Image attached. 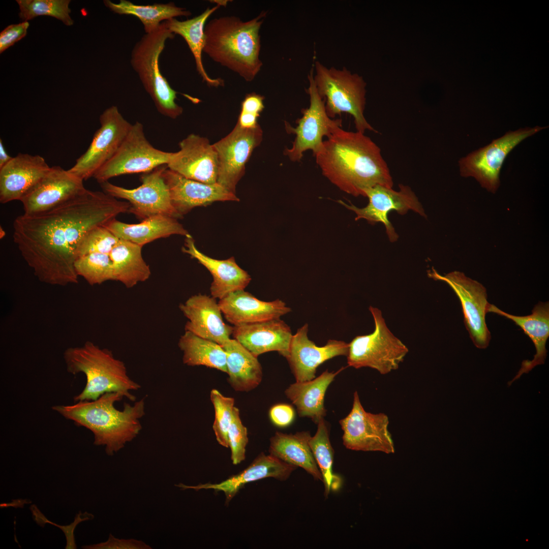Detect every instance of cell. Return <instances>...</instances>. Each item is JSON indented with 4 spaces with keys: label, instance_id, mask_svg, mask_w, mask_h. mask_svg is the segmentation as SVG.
<instances>
[{
    "label": "cell",
    "instance_id": "41",
    "mask_svg": "<svg viewBox=\"0 0 549 549\" xmlns=\"http://www.w3.org/2000/svg\"><path fill=\"white\" fill-rule=\"evenodd\" d=\"M119 240L104 225L97 226L82 239L77 250V258L93 253L109 254Z\"/></svg>",
    "mask_w": 549,
    "mask_h": 549
},
{
    "label": "cell",
    "instance_id": "42",
    "mask_svg": "<svg viewBox=\"0 0 549 549\" xmlns=\"http://www.w3.org/2000/svg\"><path fill=\"white\" fill-rule=\"evenodd\" d=\"M231 459L234 465L240 464L246 458V447L248 443L247 428L241 420L239 409L234 407L231 424L228 431Z\"/></svg>",
    "mask_w": 549,
    "mask_h": 549
},
{
    "label": "cell",
    "instance_id": "43",
    "mask_svg": "<svg viewBox=\"0 0 549 549\" xmlns=\"http://www.w3.org/2000/svg\"><path fill=\"white\" fill-rule=\"evenodd\" d=\"M263 96L252 93L248 94L241 103L237 124L243 128H253L258 125L257 119L264 108Z\"/></svg>",
    "mask_w": 549,
    "mask_h": 549
},
{
    "label": "cell",
    "instance_id": "10",
    "mask_svg": "<svg viewBox=\"0 0 549 549\" xmlns=\"http://www.w3.org/2000/svg\"><path fill=\"white\" fill-rule=\"evenodd\" d=\"M314 69L308 75L309 86L307 92L310 97L309 107L301 110L302 116L296 120L297 126L292 127L286 122L288 133L295 135L292 147L284 149V154L292 162H300L303 154L311 150L315 156L321 150L324 136H329L333 130L342 127L341 119H333L327 115L325 101L318 94L313 79Z\"/></svg>",
    "mask_w": 549,
    "mask_h": 549
},
{
    "label": "cell",
    "instance_id": "27",
    "mask_svg": "<svg viewBox=\"0 0 549 549\" xmlns=\"http://www.w3.org/2000/svg\"><path fill=\"white\" fill-rule=\"evenodd\" d=\"M487 312H492L512 320L532 341L536 353L532 360H524L513 379L508 382L510 386L524 373H528L534 367L544 363L547 356L546 343L549 337V303L539 301L527 316H516L506 313L496 306L489 303Z\"/></svg>",
    "mask_w": 549,
    "mask_h": 549
},
{
    "label": "cell",
    "instance_id": "12",
    "mask_svg": "<svg viewBox=\"0 0 549 549\" xmlns=\"http://www.w3.org/2000/svg\"><path fill=\"white\" fill-rule=\"evenodd\" d=\"M166 165L143 173L140 177L141 185L129 189L113 185L108 181L100 183L103 192L115 198L126 200L130 204L129 212L144 220L162 215L180 218L172 205L168 188L163 177Z\"/></svg>",
    "mask_w": 549,
    "mask_h": 549
},
{
    "label": "cell",
    "instance_id": "47",
    "mask_svg": "<svg viewBox=\"0 0 549 549\" xmlns=\"http://www.w3.org/2000/svg\"><path fill=\"white\" fill-rule=\"evenodd\" d=\"M84 548H129L148 549L151 547L140 540L136 539H124L115 538L110 534L108 540L100 543L83 546Z\"/></svg>",
    "mask_w": 549,
    "mask_h": 549
},
{
    "label": "cell",
    "instance_id": "8",
    "mask_svg": "<svg viewBox=\"0 0 549 549\" xmlns=\"http://www.w3.org/2000/svg\"><path fill=\"white\" fill-rule=\"evenodd\" d=\"M369 310L375 329L370 334L355 337L349 343L347 363L355 369L368 367L387 374L399 368L409 349L390 331L379 309L370 306Z\"/></svg>",
    "mask_w": 549,
    "mask_h": 549
},
{
    "label": "cell",
    "instance_id": "44",
    "mask_svg": "<svg viewBox=\"0 0 549 549\" xmlns=\"http://www.w3.org/2000/svg\"><path fill=\"white\" fill-rule=\"evenodd\" d=\"M34 520L37 524L43 526V524L50 523L56 525L61 528L64 532L67 538V545L66 548H76V545L75 543L73 531L76 526L80 522L87 520L93 519L94 516L86 512L82 513L80 511L76 515L75 521L71 525L67 526H61L57 525L48 520L43 514L40 511L36 505H33L30 507Z\"/></svg>",
    "mask_w": 549,
    "mask_h": 549
},
{
    "label": "cell",
    "instance_id": "30",
    "mask_svg": "<svg viewBox=\"0 0 549 549\" xmlns=\"http://www.w3.org/2000/svg\"><path fill=\"white\" fill-rule=\"evenodd\" d=\"M344 369L331 372L327 370L314 379L296 382L288 387L285 394L296 407L299 416L310 418L317 424L324 418L326 414L324 401L327 389Z\"/></svg>",
    "mask_w": 549,
    "mask_h": 549
},
{
    "label": "cell",
    "instance_id": "11",
    "mask_svg": "<svg viewBox=\"0 0 549 549\" xmlns=\"http://www.w3.org/2000/svg\"><path fill=\"white\" fill-rule=\"evenodd\" d=\"M339 423L343 431V444L347 448L387 454L394 452V443L388 430V416L384 413L366 411L357 391L353 394L350 412Z\"/></svg>",
    "mask_w": 549,
    "mask_h": 549
},
{
    "label": "cell",
    "instance_id": "22",
    "mask_svg": "<svg viewBox=\"0 0 549 549\" xmlns=\"http://www.w3.org/2000/svg\"><path fill=\"white\" fill-rule=\"evenodd\" d=\"M163 175L172 205L181 217L194 207L206 206L215 201H239L236 194L217 182L207 184L190 179L167 167Z\"/></svg>",
    "mask_w": 549,
    "mask_h": 549
},
{
    "label": "cell",
    "instance_id": "15",
    "mask_svg": "<svg viewBox=\"0 0 549 549\" xmlns=\"http://www.w3.org/2000/svg\"><path fill=\"white\" fill-rule=\"evenodd\" d=\"M428 276L445 282L452 288L460 300L465 327L474 345L479 349L486 348L491 336L485 321L490 303L486 288L458 271L442 276L433 268L428 271Z\"/></svg>",
    "mask_w": 549,
    "mask_h": 549
},
{
    "label": "cell",
    "instance_id": "21",
    "mask_svg": "<svg viewBox=\"0 0 549 549\" xmlns=\"http://www.w3.org/2000/svg\"><path fill=\"white\" fill-rule=\"evenodd\" d=\"M180 310L188 319L185 331L214 342L221 346L230 338L233 326L225 323L216 298L198 294L180 304Z\"/></svg>",
    "mask_w": 549,
    "mask_h": 549
},
{
    "label": "cell",
    "instance_id": "38",
    "mask_svg": "<svg viewBox=\"0 0 549 549\" xmlns=\"http://www.w3.org/2000/svg\"><path fill=\"white\" fill-rule=\"evenodd\" d=\"M70 0H17L19 8V17L27 21L39 16H49L71 26L74 21L70 16Z\"/></svg>",
    "mask_w": 549,
    "mask_h": 549
},
{
    "label": "cell",
    "instance_id": "9",
    "mask_svg": "<svg viewBox=\"0 0 549 549\" xmlns=\"http://www.w3.org/2000/svg\"><path fill=\"white\" fill-rule=\"evenodd\" d=\"M171 153L154 147L146 139L142 124L136 121L115 154L93 177L100 184L123 174L149 172L167 165Z\"/></svg>",
    "mask_w": 549,
    "mask_h": 549
},
{
    "label": "cell",
    "instance_id": "45",
    "mask_svg": "<svg viewBox=\"0 0 549 549\" xmlns=\"http://www.w3.org/2000/svg\"><path fill=\"white\" fill-rule=\"evenodd\" d=\"M29 26L27 21L8 25L0 33V53L23 38Z\"/></svg>",
    "mask_w": 549,
    "mask_h": 549
},
{
    "label": "cell",
    "instance_id": "25",
    "mask_svg": "<svg viewBox=\"0 0 549 549\" xmlns=\"http://www.w3.org/2000/svg\"><path fill=\"white\" fill-rule=\"evenodd\" d=\"M218 303L224 317L233 326L279 319L291 311L282 300H261L244 290L228 294Z\"/></svg>",
    "mask_w": 549,
    "mask_h": 549
},
{
    "label": "cell",
    "instance_id": "31",
    "mask_svg": "<svg viewBox=\"0 0 549 549\" xmlns=\"http://www.w3.org/2000/svg\"><path fill=\"white\" fill-rule=\"evenodd\" d=\"M222 347L226 354L228 381L236 391H249L257 387L262 379V370L257 357L234 339Z\"/></svg>",
    "mask_w": 549,
    "mask_h": 549
},
{
    "label": "cell",
    "instance_id": "46",
    "mask_svg": "<svg viewBox=\"0 0 549 549\" xmlns=\"http://www.w3.org/2000/svg\"><path fill=\"white\" fill-rule=\"evenodd\" d=\"M295 413L290 405L280 403L272 406L269 411V417L271 422L280 428L289 426L294 420Z\"/></svg>",
    "mask_w": 549,
    "mask_h": 549
},
{
    "label": "cell",
    "instance_id": "39",
    "mask_svg": "<svg viewBox=\"0 0 549 549\" xmlns=\"http://www.w3.org/2000/svg\"><path fill=\"white\" fill-rule=\"evenodd\" d=\"M74 268L78 276L83 278L90 285L114 281L109 254L93 253L79 257L75 262Z\"/></svg>",
    "mask_w": 549,
    "mask_h": 549
},
{
    "label": "cell",
    "instance_id": "33",
    "mask_svg": "<svg viewBox=\"0 0 549 549\" xmlns=\"http://www.w3.org/2000/svg\"><path fill=\"white\" fill-rule=\"evenodd\" d=\"M220 6L217 5L211 8H208L199 15L185 21H179L175 18L164 22L171 32L181 36L185 39L193 54L197 71L203 81L214 87L223 86L224 80L221 78L212 79L208 75L203 65L202 53L205 42V22Z\"/></svg>",
    "mask_w": 549,
    "mask_h": 549
},
{
    "label": "cell",
    "instance_id": "7",
    "mask_svg": "<svg viewBox=\"0 0 549 549\" xmlns=\"http://www.w3.org/2000/svg\"><path fill=\"white\" fill-rule=\"evenodd\" d=\"M174 36L162 22L155 31L145 34L136 43L130 60L133 69L158 112L172 119L180 116L183 109L175 102L177 92L160 72L159 57L166 41L173 39Z\"/></svg>",
    "mask_w": 549,
    "mask_h": 549
},
{
    "label": "cell",
    "instance_id": "20",
    "mask_svg": "<svg viewBox=\"0 0 549 549\" xmlns=\"http://www.w3.org/2000/svg\"><path fill=\"white\" fill-rule=\"evenodd\" d=\"M308 325L305 324L292 336L288 356L286 358L296 382L316 378L318 367L338 356L348 354L349 343L329 340L323 346H318L308 337Z\"/></svg>",
    "mask_w": 549,
    "mask_h": 549
},
{
    "label": "cell",
    "instance_id": "18",
    "mask_svg": "<svg viewBox=\"0 0 549 549\" xmlns=\"http://www.w3.org/2000/svg\"><path fill=\"white\" fill-rule=\"evenodd\" d=\"M83 180L60 166L48 173L21 200L24 214L31 215L51 209L84 192Z\"/></svg>",
    "mask_w": 549,
    "mask_h": 549
},
{
    "label": "cell",
    "instance_id": "28",
    "mask_svg": "<svg viewBox=\"0 0 549 549\" xmlns=\"http://www.w3.org/2000/svg\"><path fill=\"white\" fill-rule=\"evenodd\" d=\"M182 251L196 259L211 273L213 278L210 287L211 296L221 299L228 294L244 289L251 280L249 273L239 267L233 257L218 260L211 258L196 248L191 236L186 237Z\"/></svg>",
    "mask_w": 549,
    "mask_h": 549
},
{
    "label": "cell",
    "instance_id": "49",
    "mask_svg": "<svg viewBox=\"0 0 549 549\" xmlns=\"http://www.w3.org/2000/svg\"><path fill=\"white\" fill-rule=\"evenodd\" d=\"M0 233H0V235H1V238H3V237H4V236H5V234H3L4 233H5V231H4V230H3V229H2V228H1V232H0Z\"/></svg>",
    "mask_w": 549,
    "mask_h": 549
},
{
    "label": "cell",
    "instance_id": "19",
    "mask_svg": "<svg viewBox=\"0 0 549 549\" xmlns=\"http://www.w3.org/2000/svg\"><path fill=\"white\" fill-rule=\"evenodd\" d=\"M179 150L172 152L167 167L192 180L217 183L218 160L217 152L207 138L191 134L179 143Z\"/></svg>",
    "mask_w": 549,
    "mask_h": 549
},
{
    "label": "cell",
    "instance_id": "4",
    "mask_svg": "<svg viewBox=\"0 0 549 549\" xmlns=\"http://www.w3.org/2000/svg\"><path fill=\"white\" fill-rule=\"evenodd\" d=\"M266 15L262 11L247 21L235 16L211 20L204 28L203 52L246 81H252L262 66L259 30Z\"/></svg>",
    "mask_w": 549,
    "mask_h": 549
},
{
    "label": "cell",
    "instance_id": "2",
    "mask_svg": "<svg viewBox=\"0 0 549 549\" xmlns=\"http://www.w3.org/2000/svg\"><path fill=\"white\" fill-rule=\"evenodd\" d=\"M322 174L341 190L355 197L380 185L392 188V178L380 147L359 132L336 128L314 156Z\"/></svg>",
    "mask_w": 549,
    "mask_h": 549
},
{
    "label": "cell",
    "instance_id": "3",
    "mask_svg": "<svg viewBox=\"0 0 549 549\" xmlns=\"http://www.w3.org/2000/svg\"><path fill=\"white\" fill-rule=\"evenodd\" d=\"M120 392H107L93 401H81L73 405H55L52 409L67 419L89 430L94 444L105 445L112 455L133 440L142 429L140 419L145 414L144 398L133 405L125 403L122 410L114 407L122 400Z\"/></svg>",
    "mask_w": 549,
    "mask_h": 549
},
{
    "label": "cell",
    "instance_id": "29",
    "mask_svg": "<svg viewBox=\"0 0 549 549\" xmlns=\"http://www.w3.org/2000/svg\"><path fill=\"white\" fill-rule=\"evenodd\" d=\"M104 226L119 239L130 241L142 247L156 239L180 235L191 236L177 219L159 215L150 217L138 224H127L114 219Z\"/></svg>",
    "mask_w": 549,
    "mask_h": 549
},
{
    "label": "cell",
    "instance_id": "17",
    "mask_svg": "<svg viewBox=\"0 0 549 549\" xmlns=\"http://www.w3.org/2000/svg\"><path fill=\"white\" fill-rule=\"evenodd\" d=\"M262 136L259 124L253 128H243L237 123L229 134L212 144L218 160V184L236 194V187L245 174L246 164L260 144Z\"/></svg>",
    "mask_w": 549,
    "mask_h": 549
},
{
    "label": "cell",
    "instance_id": "48",
    "mask_svg": "<svg viewBox=\"0 0 549 549\" xmlns=\"http://www.w3.org/2000/svg\"><path fill=\"white\" fill-rule=\"evenodd\" d=\"M13 157L9 156L4 147L2 139H0V169L7 164Z\"/></svg>",
    "mask_w": 549,
    "mask_h": 549
},
{
    "label": "cell",
    "instance_id": "37",
    "mask_svg": "<svg viewBox=\"0 0 549 549\" xmlns=\"http://www.w3.org/2000/svg\"><path fill=\"white\" fill-rule=\"evenodd\" d=\"M317 425V432L310 438L309 445L320 469L325 486V496H327L331 490L338 489L341 480L332 471L334 452L329 440L327 424L323 418Z\"/></svg>",
    "mask_w": 549,
    "mask_h": 549
},
{
    "label": "cell",
    "instance_id": "23",
    "mask_svg": "<svg viewBox=\"0 0 549 549\" xmlns=\"http://www.w3.org/2000/svg\"><path fill=\"white\" fill-rule=\"evenodd\" d=\"M50 168L39 155L18 154L0 169L1 203L20 201Z\"/></svg>",
    "mask_w": 549,
    "mask_h": 549
},
{
    "label": "cell",
    "instance_id": "34",
    "mask_svg": "<svg viewBox=\"0 0 549 549\" xmlns=\"http://www.w3.org/2000/svg\"><path fill=\"white\" fill-rule=\"evenodd\" d=\"M142 247L127 240H119L109 253L114 281L130 288L148 279L151 271L142 257Z\"/></svg>",
    "mask_w": 549,
    "mask_h": 549
},
{
    "label": "cell",
    "instance_id": "14",
    "mask_svg": "<svg viewBox=\"0 0 549 549\" xmlns=\"http://www.w3.org/2000/svg\"><path fill=\"white\" fill-rule=\"evenodd\" d=\"M100 127L95 132L88 147L69 171L83 181L95 173L117 151L132 124L112 106L100 115Z\"/></svg>",
    "mask_w": 549,
    "mask_h": 549
},
{
    "label": "cell",
    "instance_id": "36",
    "mask_svg": "<svg viewBox=\"0 0 549 549\" xmlns=\"http://www.w3.org/2000/svg\"><path fill=\"white\" fill-rule=\"evenodd\" d=\"M183 363L188 366L203 365L227 373L226 354L223 348L211 341L187 331L179 339Z\"/></svg>",
    "mask_w": 549,
    "mask_h": 549
},
{
    "label": "cell",
    "instance_id": "6",
    "mask_svg": "<svg viewBox=\"0 0 549 549\" xmlns=\"http://www.w3.org/2000/svg\"><path fill=\"white\" fill-rule=\"evenodd\" d=\"M313 79L317 92L325 101L326 113L333 118L343 113L354 119L356 131L377 132L364 115L366 85L363 77L344 67L328 68L318 61L314 65Z\"/></svg>",
    "mask_w": 549,
    "mask_h": 549
},
{
    "label": "cell",
    "instance_id": "32",
    "mask_svg": "<svg viewBox=\"0 0 549 549\" xmlns=\"http://www.w3.org/2000/svg\"><path fill=\"white\" fill-rule=\"evenodd\" d=\"M309 432L287 434L277 432L270 438V454L296 467L303 468L315 479L323 481L309 445Z\"/></svg>",
    "mask_w": 549,
    "mask_h": 549
},
{
    "label": "cell",
    "instance_id": "13",
    "mask_svg": "<svg viewBox=\"0 0 549 549\" xmlns=\"http://www.w3.org/2000/svg\"><path fill=\"white\" fill-rule=\"evenodd\" d=\"M545 128L536 126L507 132L490 144L461 158L459 162L461 175L474 177L481 187L495 193L500 185L501 167L508 154L525 138Z\"/></svg>",
    "mask_w": 549,
    "mask_h": 549
},
{
    "label": "cell",
    "instance_id": "35",
    "mask_svg": "<svg viewBox=\"0 0 549 549\" xmlns=\"http://www.w3.org/2000/svg\"><path fill=\"white\" fill-rule=\"evenodd\" d=\"M103 2L105 6L115 13L137 17L143 24L145 34L154 32L166 20L191 15L190 11L172 2L148 5H136L127 0H120L118 3L109 0Z\"/></svg>",
    "mask_w": 549,
    "mask_h": 549
},
{
    "label": "cell",
    "instance_id": "40",
    "mask_svg": "<svg viewBox=\"0 0 549 549\" xmlns=\"http://www.w3.org/2000/svg\"><path fill=\"white\" fill-rule=\"evenodd\" d=\"M210 398L215 410L212 429L216 439L219 444L228 448V431L232 419L234 399L223 395L216 389L211 390Z\"/></svg>",
    "mask_w": 549,
    "mask_h": 549
},
{
    "label": "cell",
    "instance_id": "5",
    "mask_svg": "<svg viewBox=\"0 0 549 549\" xmlns=\"http://www.w3.org/2000/svg\"><path fill=\"white\" fill-rule=\"evenodd\" d=\"M63 358L68 373H82L86 377L85 386L74 397L75 402L96 400L107 392H120L130 401L135 400L130 391L138 390L140 385L129 377L125 363L109 350L87 341L82 346L67 348Z\"/></svg>",
    "mask_w": 549,
    "mask_h": 549
},
{
    "label": "cell",
    "instance_id": "24",
    "mask_svg": "<svg viewBox=\"0 0 549 549\" xmlns=\"http://www.w3.org/2000/svg\"><path fill=\"white\" fill-rule=\"evenodd\" d=\"M296 468L297 467L289 464L270 454L266 455L261 453L247 468L221 482L207 483L196 486H189L182 483L176 485L184 490L211 489L215 491L223 492L226 497V503L228 504L246 484L268 477L284 481L289 478Z\"/></svg>",
    "mask_w": 549,
    "mask_h": 549
},
{
    "label": "cell",
    "instance_id": "1",
    "mask_svg": "<svg viewBox=\"0 0 549 549\" xmlns=\"http://www.w3.org/2000/svg\"><path fill=\"white\" fill-rule=\"evenodd\" d=\"M130 207L128 202L87 189L51 209L18 216L13 224V240L40 281L58 286L76 284L74 264L83 237Z\"/></svg>",
    "mask_w": 549,
    "mask_h": 549
},
{
    "label": "cell",
    "instance_id": "16",
    "mask_svg": "<svg viewBox=\"0 0 549 549\" xmlns=\"http://www.w3.org/2000/svg\"><path fill=\"white\" fill-rule=\"evenodd\" d=\"M364 194V197L369 199V203L364 207L358 208L341 200L338 202L355 213V220L363 219L370 224L382 223L391 242L397 240L398 235L388 220L389 212L394 210L404 215L409 210H412L425 217L424 209L418 198L408 186L400 184L399 190L394 191L392 188L377 185L366 189Z\"/></svg>",
    "mask_w": 549,
    "mask_h": 549
},
{
    "label": "cell",
    "instance_id": "26",
    "mask_svg": "<svg viewBox=\"0 0 549 549\" xmlns=\"http://www.w3.org/2000/svg\"><path fill=\"white\" fill-rule=\"evenodd\" d=\"M293 334L290 327L279 319L233 326L232 336L254 355L277 351L286 358Z\"/></svg>",
    "mask_w": 549,
    "mask_h": 549
}]
</instances>
